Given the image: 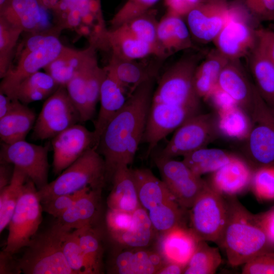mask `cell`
<instances>
[{
	"label": "cell",
	"mask_w": 274,
	"mask_h": 274,
	"mask_svg": "<svg viewBox=\"0 0 274 274\" xmlns=\"http://www.w3.org/2000/svg\"><path fill=\"white\" fill-rule=\"evenodd\" d=\"M155 79L145 81L128 97L123 107L109 122L96 150L104 158L107 180L122 165L132 163L145 131Z\"/></svg>",
	"instance_id": "cell-1"
},
{
	"label": "cell",
	"mask_w": 274,
	"mask_h": 274,
	"mask_svg": "<svg viewBox=\"0 0 274 274\" xmlns=\"http://www.w3.org/2000/svg\"><path fill=\"white\" fill-rule=\"evenodd\" d=\"M228 217L218 244L224 250L229 264H244L256 256L274 248L270 244L257 218L235 196H225Z\"/></svg>",
	"instance_id": "cell-2"
},
{
	"label": "cell",
	"mask_w": 274,
	"mask_h": 274,
	"mask_svg": "<svg viewBox=\"0 0 274 274\" xmlns=\"http://www.w3.org/2000/svg\"><path fill=\"white\" fill-rule=\"evenodd\" d=\"M59 30L30 34L16 54V62L2 79L0 92L13 99L20 83L44 68L61 52L64 46L58 38Z\"/></svg>",
	"instance_id": "cell-3"
},
{
	"label": "cell",
	"mask_w": 274,
	"mask_h": 274,
	"mask_svg": "<svg viewBox=\"0 0 274 274\" xmlns=\"http://www.w3.org/2000/svg\"><path fill=\"white\" fill-rule=\"evenodd\" d=\"M69 231L56 221L45 231L37 233L17 260L21 273L75 274L65 260L62 249L63 237Z\"/></svg>",
	"instance_id": "cell-4"
},
{
	"label": "cell",
	"mask_w": 274,
	"mask_h": 274,
	"mask_svg": "<svg viewBox=\"0 0 274 274\" xmlns=\"http://www.w3.org/2000/svg\"><path fill=\"white\" fill-rule=\"evenodd\" d=\"M107 180L102 156L94 147L63 170L58 177L38 190L41 201L59 195L73 193L86 187L102 188Z\"/></svg>",
	"instance_id": "cell-5"
},
{
	"label": "cell",
	"mask_w": 274,
	"mask_h": 274,
	"mask_svg": "<svg viewBox=\"0 0 274 274\" xmlns=\"http://www.w3.org/2000/svg\"><path fill=\"white\" fill-rule=\"evenodd\" d=\"M249 116L251 125L243 149L247 162L254 170L274 165V110L264 101L257 89Z\"/></svg>",
	"instance_id": "cell-6"
},
{
	"label": "cell",
	"mask_w": 274,
	"mask_h": 274,
	"mask_svg": "<svg viewBox=\"0 0 274 274\" xmlns=\"http://www.w3.org/2000/svg\"><path fill=\"white\" fill-rule=\"evenodd\" d=\"M228 217L226 197L213 189L207 182L190 209L189 228L200 241L218 244Z\"/></svg>",
	"instance_id": "cell-7"
},
{
	"label": "cell",
	"mask_w": 274,
	"mask_h": 274,
	"mask_svg": "<svg viewBox=\"0 0 274 274\" xmlns=\"http://www.w3.org/2000/svg\"><path fill=\"white\" fill-rule=\"evenodd\" d=\"M42 211L38 189L28 178L8 225L4 251L14 255L28 245L41 224Z\"/></svg>",
	"instance_id": "cell-8"
},
{
	"label": "cell",
	"mask_w": 274,
	"mask_h": 274,
	"mask_svg": "<svg viewBox=\"0 0 274 274\" xmlns=\"http://www.w3.org/2000/svg\"><path fill=\"white\" fill-rule=\"evenodd\" d=\"M198 58L191 56L182 58L167 69L154 91L152 103L176 106H199L200 98L193 84Z\"/></svg>",
	"instance_id": "cell-9"
},
{
	"label": "cell",
	"mask_w": 274,
	"mask_h": 274,
	"mask_svg": "<svg viewBox=\"0 0 274 274\" xmlns=\"http://www.w3.org/2000/svg\"><path fill=\"white\" fill-rule=\"evenodd\" d=\"M220 133L217 116L199 113L191 117L175 131L164 148L157 155L174 158L207 147Z\"/></svg>",
	"instance_id": "cell-10"
},
{
	"label": "cell",
	"mask_w": 274,
	"mask_h": 274,
	"mask_svg": "<svg viewBox=\"0 0 274 274\" xmlns=\"http://www.w3.org/2000/svg\"><path fill=\"white\" fill-rule=\"evenodd\" d=\"M81 122L79 111L69 96L66 87L60 86L44 102L33 127L34 140L52 139Z\"/></svg>",
	"instance_id": "cell-11"
},
{
	"label": "cell",
	"mask_w": 274,
	"mask_h": 274,
	"mask_svg": "<svg viewBox=\"0 0 274 274\" xmlns=\"http://www.w3.org/2000/svg\"><path fill=\"white\" fill-rule=\"evenodd\" d=\"M154 162L176 201L184 209H190L207 182L193 173L183 161L157 155Z\"/></svg>",
	"instance_id": "cell-12"
},
{
	"label": "cell",
	"mask_w": 274,
	"mask_h": 274,
	"mask_svg": "<svg viewBox=\"0 0 274 274\" xmlns=\"http://www.w3.org/2000/svg\"><path fill=\"white\" fill-rule=\"evenodd\" d=\"M49 149V144L42 146L25 140L10 144L2 143L0 151L1 163L12 164L23 172L39 190L49 183L48 154Z\"/></svg>",
	"instance_id": "cell-13"
},
{
	"label": "cell",
	"mask_w": 274,
	"mask_h": 274,
	"mask_svg": "<svg viewBox=\"0 0 274 274\" xmlns=\"http://www.w3.org/2000/svg\"><path fill=\"white\" fill-rule=\"evenodd\" d=\"M200 113V106H176L152 103L150 108L142 141L149 155L158 143L191 117Z\"/></svg>",
	"instance_id": "cell-14"
},
{
	"label": "cell",
	"mask_w": 274,
	"mask_h": 274,
	"mask_svg": "<svg viewBox=\"0 0 274 274\" xmlns=\"http://www.w3.org/2000/svg\"><path fill=\"white\" fill-rule=\"evenodd\" d=\"M229 18L213 41L216 49L229 60H238L255 47L256 39L243 16V7L230 6Z\"/></svg>",
	"instance_id": "cell-15"
},
{
	"label": "cell",
	"mask_w": 274,
	"mask_h": 274,
	"mask_svg": "<svg viewBox=\"0 0 274 274\" xmlns=\"http://www.w3.org/2000/svg\"><path fill=\"white\" fill-rule=\"evenodd\" d=\"M95 145L93 131L76 124L52 139L53 170L59 175L87 150Z\"/></svg>",
	"instance_id": "cell-16"
},
{
	"label": "cell",
	"mask_w": 274,
	"mask_h": 274,
	"mask_svg": "<svg viewBox=\"0 0 274 274\" xmlns=\"http://www.w3.org/2000/svg\"><path fill=\"white\" fill-rule=\"evenodd\" d=\"M230 15L227 2L207 1L186 16L191 35L203 43L213 41L223 29Z\"/></svg>",
	"instance_id": "cell-17"
},
{
	"label": "cell",
	"mask_w": 274,
	"mask_h": 274,
	"mask_svg": "<svg viewBox=\"0 0 274 274\" xmlns=\"http://www.w3.org/2000/svg\"><path fill=\"white\" fill-rule=\"evenodd\" d=\"M166 263L155 249L116 248L107 271L113 274H156Z\"/></svg>",
	"instance_id": "cell-18"
},
{
	"label": "cell",
	"mask_w": 274,
	"mask_h": 274,
	"mask_svg": "<svg viewBox=\"0 0 274 274\" xmlns=\"http://www.w3.org/2000/svg\"><path fill=\"white\" fill-rule=\"evenodd\" d=\"M92 42L96 48L100 45L109 48L112 55L123 59L136 60L151 55L164 57L156 46L136 39L118 28L105 29L94 38Z\"/></svg>",
	"instance_id": "cell-19"
},
{
	"label": "cell",
	"mask_w": 274,
	"mask_h": 274,
	"mask_svg": "<svg viewBox=\"0 0 274 274\" xmlns=\"http://www.w3.org/2000/svg\"><path fill=\"white\" fill-rule=\"evenodd\" d=\"M47 10L39 0H13L0 11V17L30 34L61 29L50 27Z\"/></svg>",
	"instance_id": "cell-20"
},
{
	"label": "cell",
	"mask_w": 274,
	"mask_h": 274,
	"mask_svg": "<svg viewBox=\"0 0 274 274\" xmlns=\"http://www.w3.org/2000/svg\"><path fill=\"white\" fill-rule=\"evenodd\" d=\"M200 240L185 224L158 235L154 249L166 262L186 266Z\"/></svg>",
	"instance_id": "cell-21"
},
{
	"label": "cell",
	"mask_w": 274,
	"mask_h": 274,
	"mask_svg": "<svg viewBox=\"0 0 274 274\" xmlns=\"http://www.w3.org/2000/svg\"><path fill=\"white\" fill-rule=\"evenodd\" d=\"M254 170L244 159L234 155L226 164L212 173L211 187L224 196H234L250 186Z\"/></svg>",
	"instance_id": "cell-22"
},
{
	"label": "cell",
	"mask_w": 274,
	"mask_h": 274,
	"mask_svg": "<svg viewBox=\"0 0 274 274\" xmlns=\"http://www.w3.org/2000/svg\"><path fill=\"white\" fill-rule=\"evenodd\" d=\"M237 60H229L222 70L217 85L250 115L257 89Z\"/></svg>",
	"instance_id": "cell-23"
},
{
	"label": "cell",
	"mask_w": 274,
	"mask_h": 274,
	"mask_svg": "<svg viewBox=\"0 0 274 274\" xmlns=\"http://www.w3.org/2000/svg\"><path fill=\"white\" fill-rule=\"evenodd\" d=\"M101 190H88L57 218L56 221L69 230L96 226L101 214Z\"/></svg>",
	"instance_id": "cell-24"
},
{
	"label": "cell",
	"mask_w": 274,
	"mask_h": 274,
	"mask_svg": "<svg viewBox=\"0 0 274 274\" xmlns=\"http://www.w3.org/2000/svg\"><path fill=\"white\" fill-rule=\"evenodd\" d=\"M119 166L112 178L113 187L107 198L108 208L133 213L142 207L139 200L132 169Z\"/></svg>",
	"instance_id": "cell-25"
},
{
	"label": "cell",
	"mask_w": 274,
	"mask_h": 274,
	"mask_svg": "<svg viewBox=\"0 0 274 274\" xmlns=\"http://www.w3.org/2000/svg\"><path fill=\"white\" fill-rule=\"evenodd\" d=\"M190 32L182 17L167 12L158 21V45L165 57L192 47Z\"/></svg>",
	"instance_id": "cell-26"
},
{
	"label": "cell",
	"mask_w": 274,
	"mask_h": 274,
	"mask_svg": "<svg viewBox=\"0 0 274 274\" xmlns=\"http://www.w3.org/2000/svg\"><path fill=\"white\" fill-rule=\"evenodd\" d=\"M123 88L118 82L107 72L100 89V109L94 122L95 145L96 149L100 138L106 127L125 104L127 97Z\"/></svg>",
	"instance_id": "cell-27"
},
{
	"label": "cell",
	"mask_w": 274,
	"mask_h": 274,
	"mask_svg": "<svg viewBox=\"0 0 274 274\" xmlns=\"http://www.w3.org/2000/svg\"><path fill=\"white\" fill-rule=\"evenodd\" d=\"M96 49L92 44L82 50L64 46L60 54L44 69L60 86L65 87L77 72L96 56Z\"/></svg>",
	"instance_id": "cell-28"
},
{
	"label": "cell",
	"mask_w": 274,
	"mask_h": 274,
	"mask_svg": "<svg viewBox=\"0 0 274 274\" xmlns=\"http://www.w3.org/2000/svg\"><path fill=\"white\" fill-rule=\"evenodd\" d=\"M107 73L121 85L128 97L145 81L155 78L157 68L111 55L109 64L105 67Z\"/></svg>",
	"instance_id": "cell-29"
},
{
	"label": "cell",
	"mask_w": 274,
	"mask_h": 274,
	"mask_svg": "<svg viewBox=\"0 0 274 274\" xmlns=\"http://www.w3.org/2000/svg\"><path fill=\"white\" fill-rule=\"evenodd\" d=\"M33 110L16 99L13 109L0 118V138L2 143L10 144L25 140L36 120Z\"/></svg>",
	"instance_id": "cell-30"
},
{
	"label": "cell",
	"mask_w": 274,
	"mask_h": 274,
	"mask_svg": "<svg viewBox=\"0 0 274 274\" xmlns=\"http://www.w3.org/2000/svg\"><path fill=\"white\" fill-rule=\"evenodd\" d=\"M141 206L147 212L160 204L176 200L167 187L146 168L132 169Z\"/></svg>",
	"instance_id": "cell-31"
},
{
	"label": "cell",
	"mask_w": 274,
	"mask_h": 274,
	"mask_svg": "<svg viewBox=\"0 0 274 274\" xmlns=\"http://www.w3.org/2000/svg\"><path fill=\"white\" fill-rule=\"evenodd\" d=\"M134 222L127 231L110 237L116 248H146L155 242L158 234L142 207L133 213Z\"/></svg>",
	"instance_id": "cell-32"
},
{
	"label": "cell",
	"mask_w": 274,
	"mask_h": 274,
	"mask_svg": "<svg viewBox=\"0 0 274 274\" xmlns=\"http://www.w3.org/2000/svg\"><path fill=\"white\" fill-rule=\"evenodd\" d=\"M229 59L218 50L210 52L197 65L194 75L195 92L200 99L207 100L217 86L219 76Z\"/></svg>",
	"instance_id": "cell-33"
},
{
	"label": "cell",
	"mask_w": 274,
	"mask_h": 274,
	"mask_svg": "<svg viewBox=\"0 0 274 274\" xmlns=\"http://www.w3.org/2000/svg\"><path fill=\"white\" fill-rule=\"evenodd\" d=\"M250 67L261 97L274 110V63L255 46L251 51Z\"/></svg>",
	"instance_id": "cell-34"
},
{
	"label": "cell",
	"mask_w": 274,
	"mask_h": 274,
	"mask_svg": "<svg viewBox=\"0 0 274 274\" xmlns=\"http://www.w3.org/2000/svg\"><path fill=\"white\" fill-rule=\"evenodd\" d=\"M75 230L85 261L87 274L101 273L102 272L104 252L101 230L97 226H87Z\"/></svg>",
	"instance_id": "cell-35"
},
{
	"label": "cell",
	"mask_w": 274,
	"mask_h": 274,
	"mask_svg": "<svg viewBox=\"0 0 274 274\" xmlns=\"http://www.w3.org/2000/svg\"><path fill=\"white\" fill-rule=\"evenodd\" d=\"M60 85L46 72H37L22 81L15 90L13 99L27 104L47 99Z\"/></svg>",
	"instance_id": "cell-36"
},
{
	"label": "cell",
	"mask_w": 274,
	"mask_h": 274,
	"mask_svg": "<svg viewBox=\"0 0 274 274\" xmlns=\"http://www.w3.org/2000/svg\"><path fill=\"white\" fill-rule=\"evenodd\" d=\"M234 156L220 149L204 147L185 155L182 161L193 173L201 177L217 170Z\"/></svg>",
	"instance_id": "cell-37"
},
{
	"label": "cell",
	"mask_w": 274,
	"mask_h": 274,
	"mask_svg": "<svg viewBox=\"0 0 274 274\" xmlns=\"http://www.w3.org/2000/svg\"><path fill=\"white\" fill-rule=\"evenodd\" d=\"M28 178L23 172L14 166L10 183L0 190V233L9 225Z\"/></svg>",
	"instance_id": "cell-38"
},
{
	"label": "cell",
	"mask_w": 274,
	"mask_h": 274,
	"mask_svg": "<svg viewBox=\"0 0 274 274\" xmlns=\"http://www.w3.org/2000/svg\"><path fill=\"white\" fill-rule=\"evenodd\" d=\"M217 121L220 133L232 139L245 140L251 121L249 115L237 105L218 112Z\"/></svg>",
	"instance_id": "cell-39"
},
{
	"label": "cell",
	"mask_w": 274,
	"mask_h": 274,
	"mask_svg": "<svg viewBox=\"0 0 274 274\" xmlns=\"http://www.w3.org/2000/svg\"><path fill=\"white\" fill-rule=\"evenodd\" d=\"M222 263L218 248L210 246L206 241H200L186 264L184 274H213Z\"/></svg>",
	"instance_id": "cell-40"
},
{
	"label": "cell",
	"mask_w": 274,
	"mask_h": 274,
	"mask_svg": "<svg viewBox=\"0 0 274 274\" xmlns=\"http://www.w3.org/2000/svg\"><path fill=\"white\" fill-rule=\"evenodd\" d=\"M157 11L151 9L146 13L134 18L116 27L136 39L160 48L157 41V30L158 21Z\"/></svg>",
	"instance_id": "cell-41"
},
{
	"label": "cell",
	"mask_w": 274,
	"mask_h": 274,
	"mask_svg": "<svg viewBox=\"0 0 274 274\" xmlns=\"http://www.w3.org/2000/svg\"><path fill=\"white\" fill-rule=\"evenodd\" d=\"M176 200L156 206L148 211L151 223L158 235L185 225L184 211Z\"/></svg>",
	"instance_id": "cell-42"
},
{
	"label": "cell",
	"mask_w": 274,
	"mask_h": 274,
	"mask_svg": "<svg viewBox=\"0 0 274 274\" xmlns=\"http://www.w3.org/2000/svg\"><path fill=\"white\" fill-rule=\"evenodd\" d=\"M23 31L0 17V77L3 78L11 67L14 51Z\"/></svg>",
	"instance_id": "cell-43"
},
{
	"label": "cell",
	"mask_w": 274,
	"mask_h": 274,
	"mask_svg": "<svg viewBox=\"0 0 274 274\" xmlns=\"http://www.w3.org/2000/svg\"><path fill=\"white\" fill-rule=\"evenodd\" d=\"M97 61V58L96 56L77 72L65 86L70 97L80 113L81 123L89 121L86 81L89 70Z\"/></svg>",
	"instance_id": "cell-44"
},
{
	"label": "cell",
	"mask_w": 274,
	"mask_h": 274,
	"mask_svg": "<svg viewBox=\"0 0 274 274\" xmlns=\"http://www.w3.org/2000/svg\"><path fill=\"white\" fill-rule=\"evenodd\" d=\"M250 187L259 200H274V165L255 169Z\"/></svg>",
	"instance_id": "cell-45"
},
{
	"label": "cell",
	"mask_w": 274,
	"mask_h": 274,
	"mask_svg": "<svg viewBox=\"0 0 274 274\" xmlns=\"http://www.w3.org/2000/svg\"><path fill=\"white\" fill-rule=\"evenodd\" d=\"M62 249L65 260L75 274H87V266L75 230L67 231L63 237Z\"/></svg>",
	"instance_id": "cell-46"
},
{
	"label": "cell",
	"mask_w": 274,
	"mask_h": 274,
	"mask_svg": "<svg viewBox=\"0 0 274 274\" xmlns=\"http://www.w3.org/2000/svg\"><path fill=\"white\" fill-rule=\"evenodd\" d=\"M106 75V70L105 67H100L98 61L88 72L86 81V93L89 121L94 116L96 105L99 100L101 86Z\"/></svg>",
	"instance_id": "cell-47"
},
{
	"label": "cell",
	"mask_w": 274,
	"mask_h": 274,
	"mask_svg": "<svg viewBox=\"0 0 274 274\" xmlns=\"http://www.w3.org/2000/svg\"><path fill=\"white\" fill-rule=\"evenodd\" d=\"M159 0H127L110 21L112 28L141 15L150 10Z\"/></svg>",
	"instance_id": "cell-48"
},
{
	"label": "cell",
	"mask_w": 274,
	"mask_h": 274,
	"mask_svg": "<svg viewBox=\"0 0 274 274\" xmlns=\"http://www.w3.org/2000/svg\"><path fill=\"white\" fill-rule=\"evenodd\" d=\"M90 189L92 188L86 187L73 193L59 195L42 201L43 211L58 218Z\"/></svg>",
	"instance_id": "cell-49"
},
{
	"label": "cell",
	"mask_w": 274,
	"mask_h": 274,
	"mask_svg": "<svg viewBox=\"0 0 274 274\" xmlns=\"http://www.w3.org/2000/svg\"><path fill=\"white\" fill-rule=\"evenodd\" d=\"M105 220L107 231L111 237L130 229L134 222L133 213L108 208Z\"/></svg>",
	"instance_id": "cell-50"
},
{
	"label": "cell",
	"mask_w": 274,
	"mask_h": 274,
	"mask_svg": "<svg viewBox=\"0 0 274 274\" xmlns=\"http://www.w3.org/2000/svg\"><path fill=\"white\" fill-rule=\"evenodd\" d=\"M243 274H274V251L264 252L244 264Z\"/></svg>",
	"instance_id": "cell-51"
},
{
	"label": "cell",
	"mask_w": 274,
	"mask_h": 274,
	"mask_svg": "<svg viewBox=\"0 0 274 274\" xmlns=\"http://www.w3.org/2000/svg\"><path fill=\"white\" fill-rule=\"evenodd\" d=\"M241 3L258 19L274 22V0H241Z\"/></svg>",
	"instance_id": "cell-52"
},
{
	"label": "cell",
	"mask_w": 274,
	"mask_h": 274,
	"mask_svg": "<svg viewBox=\"0 0 274 274\" xmlns=\"http://www.w3.org/2000/svg\"><path fill=\"white\" fill-rule=\"evenodd\" d=\"M255 33L256 47L274 63V31L259 28Z\"/></svg>",
	"instance_id": "cell-53"
},
{
	"label": "cell",
	"mask_w": 274,
	"mask_h": 274,
	"mask_svg": "<svg viewBox=\"0 0 274 274\" xmlns=\"http://www.w3.org/2000/svg\"><path fill=\"white\" fill-rule=\"evenodd\" d=\"M207 0H164L167 12L180 17L186 16L194 8Z\"/></svg>",
	"instance_id": "cell-54"
},
{
	"label": "cell",
	"mask_w": 274,
	"mask_h": 274,
	"mask_svg": "<svg viewBox=\"0 0 274 274\" xmlns=\"http://www.w3.org/2000/svg\"><path fill=\"white\" fill-rule=\"evenodd\" d=\"M256 216L270 244L274 248V206L266 212L256 214Z\"/></svg>",
	"instance_id": "cell-55"
},
{
	"label": "cell",
	"mask_w": 274,
	"mask_h": 274,
	"mask_svg": "<svg viewBox=\"0 0 274 274\" xmlns=\"http://www.w3.org/2000/svg\"><path fill=\"white\" fill-rule=\"evenodd\" d=\"M211 99L218 112L225 110L237 105L234 100L217 85L207 100Z\"/></svg>",
	"instance_id": "cell-56"
},
{
	"label": "cell",
	"mask_w": 274,
	"mask_h": 274,
	"mask_svg": "<svg viewBox=\"0 0 274 274\" xmlns=\"http://www.w3.org/2000/svg\"><path fill=\"white\" fill-rule=\"evenodd\" d=\"M20 273L17 260L14 258L13 255L4 250L2 251L0 253V273L18 274Z\"/></svg>",
	"instance_id": "cell-57"
},
{
	"label": "cell",
	"mask_w": 274,
	"mask_h": 274,
	"mask_svg": "<svg viewBox=\"0 0 274 274\" xmlns=\"http://www.w3.org/2000/svg\"><path fill=\"white\" fill-rule=\"evenodd\" d=\"M12 164L1 163L0 166V190L8 185L12 178L14 168H11Z\"/></svg>",
	"instance_id": "cell-58"
},
{
	"label": "cell",
	"mask_w": 274,
	"mask_h": 274,
	"mask_svg": "<svg viewBox=\"0 0 274 274\" xmlns=\"http://www.w3.org/2000/svg\"><path fill=\"white\" fill-rule=\"evenodd\" d=\"M16 99H12L0 92V118L10 112L13 108Z\"/></svg>",
	"instance_id": "cell-59"
},
{
	"label": "cell",
	"mask_w": 274,
	"mask_h": 274,
	"mask_svg": "<svg viewBox=\"0 0 274 274\" xmlns=\"http://www.w3.org/2000/svg\"><path fill=\"white\" fill-rule=\"evenodd\" d=\"M185 266L172 262L166 263L157 272L156 274H181L184 273Z\"/></svg>",
	"instance_id": "cell-60"
},
{
	"label": "cell",
	"mask_w": 274,
	"mask_h": 274,
	"mask_svg": "<svg viewBox=\"0 0 274 274\" xmlns=\"http://www.w3.org/2000/svg\"><path fill=\"white\" fill-rule=\"evenodd\" d=\"M42 5L47 10H52L58 0H39Z\"/></svg>",
	"instance_id": "cell-61"
},
{
	"label": "cell",
	"mask_w": 274,
	"mask_h": 274,
	"mask_svg": "<svg viewBox=\"0 0 274 274\" xmlns=\"http://www.w3.org/2000/svg\"><path fill=\"white\" fill-rule=\"evenodd\" d=\"M12 1L13 0H0V11L3 10L7 7Z\"/></svg>",
	"instance_id": "cell-62"
},
{
	"label": "cell",
	"mask_w": 274,
	"mask_h": 274,
	"mask_svg": "<svg viewBox=\"0 0 274 274\" xmlns=\"http://www.w3.org/2000/svg\"><path fill=\"white\" fill-rule=\"evenodd\" d=\"M208 1H214V2H227V0H207Z\"/></svg>",
	"instance_id": "cell-63"
}]
</instances>
